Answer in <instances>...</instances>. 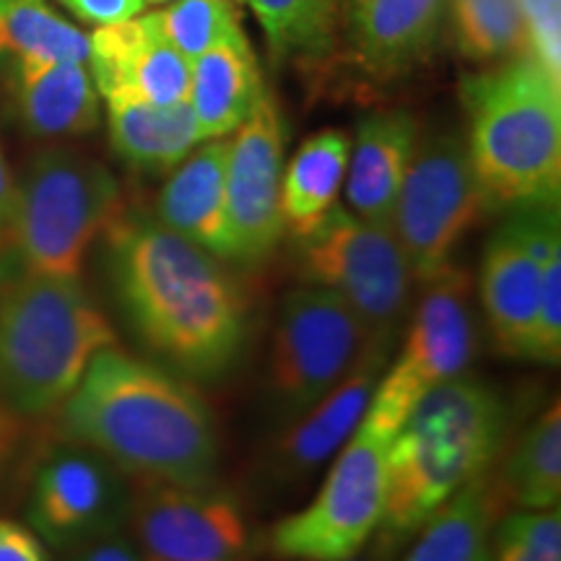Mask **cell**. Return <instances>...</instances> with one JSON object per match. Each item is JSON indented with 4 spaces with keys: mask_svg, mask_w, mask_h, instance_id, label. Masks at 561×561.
Instances as JSON below:
<instances>
[{
    "mask_svg": "<svg viewBox=\"0 0 561 561\" xmlns=\"http://www.w3.org/2000/svg\"><path fill=\"white\" fill-rule=\"evenodd\" d=\"M104 237L110 280L140 343L193 380L229 375L250 328L240 280L144 210L123 206Z\"/></svg>",
    "mask_w": 561,
    "mask_h": 561,
    "instance_id": "obj_1",
    "label": "cell"
},
{
    "mask_svg": "<svg viewBox=\"0 0 561 561\" xmlns=\"http://www.w3.org/2000/svg\"><path fill=\"white\" fill-rule=\"evenodd\" d=\"M445 21L447 0H348L356 58L377 79L424 66L437 50Z\"/></svg>",
    "mask_w": 561,
    "mask_h": 561,
    "instance_id": "obj_18",
    "label": "cell"
},
{
    "mask_svg": "<svg viewBox=\"0 0 561 561\" xmlns=\"http://www.w3.org/2000/svg\"><path fill=\"white\" fill-rule=\"evenodd\" d=\"M229 140L214 138L174 167L157 198V221L198 244L219 261H231L227 224Z\"/></svg>",
    "mask_w": 561,
    "mask_h": 561,
    "instance_id": "obj_20",
    "label": "cell"
},
{
    "mask_svg": "<svg viewBox=\"0 0 561 561\" xmlns=\"http://www.w3.org/2000/svg\"><path fill=\"white\" fill-rule=\"evenodd\" d=\"M13 214H16V182L11 180L3 153H0V255L9 248Z\"/></svg>",
    "mask_w": 561,
    "mask_h": 561,
    "instance_id": "obj_36",
    "label": "cell"
},
{
    "mask_svg": "<svg viewBox=\"0 0 561 561\" xmlns=\"http://www.w3.org/2000/svg\"><path fill=\"white\" fill-rule=\"evenodd\" d=\"M144 3H151V5H164V3H174V0H144Z\"/></svg>",
    "mask_w": 561,
    "mask_h": 561,
    "instance_id": "obj_39",
    "label": "cell"
},
{
    "mask_svg": "<svg viewBox=\"0 0 561 561\" xmlns=\"http://www.w3.org/2000/svg\"><path fill=\"white\" fill-rule=\"evenodd\" d=\"M13 442V416L5 409H0V460L5 458Z\"/></svg>",
    "mask_w": 561,
    "mask_h": 561,
    "instance_id": "obj_38",
    "label": "cell"
},
{
    "mask_svg": "<svg viewBox=\"0 0 561 561\" xmlns=\"http://www.w3.org/2000/svg\"><path fill=\"white\" fill-rule=\"evenodd\" d=\"M62 3L81 21H89V24L96 26L130 21L144 9V0H62Z\"/></svg>",
    "mask_w": 561,
    "mask_h": 561,
    "instance_id": "obj_34",
    "label": "cell"
},
{
    "mask_svg": "<svg viewBox=\"0 0 561 561\" xmlns=\"http://www.w3.org/2000/svg\"><path fill=\"white\" fill-rule=\"evenodd\" d=\"M0 53L13 60H62L87 66L91 45L45 0H0Z\"/></svg>",
    "mask_w": 561,
    "mask_h": 561,
    "instance_id": "obj_28",
    "label": "cell"
},
{
    "mask_svg": "<svg viewBox=\"0 0 561 561\" xmlns=\"http://www.w3.org/2000/svg\"><path fill=\"white\" fill-rule=\"evenodd\" d=\"M263 79L244 32L219 42L191 62V104L201 140L227 138L261 102Z\"/></svg>",
    "mask_w": 561,
    "mask_h": 561,
    "instance_id": "obj_22",
    "label": "cell"
},
{
    "mask_svg": "<svg viewBox=\"0 0 561 561\" xmlns=\"http://www.w3.org/2000/svg\"><path fill=\"white\" fill-rule=\"evenodd\" d=\"M133 491L115 462L81 442L62 439L39 460L32 479V530L55 549H76L123 530Z\"/></svg>",
    "mask_w": 561,
    "mask_h": 561,
    "instance_id": "obj_12",
    "label": "cell"
},
{
    "mask_svg": "<svg viewBox=\"0 0 561 561\" xmlns=\"http://www.w3.org/2000/svg\"><path fill=\"white\" fill-rule=\"evenodd\" d=\"M468 157L489 208L557 206L561 191V87L533 53L460 83Z\"/></svg>",
    "mask_w": 561,
    "mask_h": 561,
    "instance_id": "obj_5",
    "label": "cell"
},
{
    "mask_svg": "<svg viewBox=\"0 0 561 561\" xmlns=\"http://www.w3.org/2000/svg\"><path fill=\"white\" fill-rule=\"evenodd\" d=\"M491 561H546L520 546L517 541H512L510 536L494 530V546H491Z\"/></svg>",
    "mask_w": 561,
    "mask_h": 561,
    "instance_id": "obj_37",
    "label": "cell"
},
{
    "mask_svg": "<svg viewBox=\"0 0 561 561\" xmlns=\"http://www.w3.org/2000/svg\"><path fill=\"white\" fill-rule=\"evenodd\" d=\"M299 276L322 286L356 312L371 339L390 346L411 299V268L390 229L333 206L307 234L297 237Z\"/></svg>",
    "mask_w": 561,
    "mask_h": 561,
    "instance_id": "obj_8",
    "label": "cell"
},
{
    "mask_svg": "<svg viewBox=\"0 0 561 561\" xmlns=\"http://www.w3.org/2000/svg\"><path fill=\"white\" fill-rule=\"evenodd\" d=\"M419 144V123L411 112H371L356 128L348 151L346 198L351 214L390 229L392 208Z\"/></svg>",
    "mask_w": 561,
    "mask_h": 561,
    "instance_id": "obj_19",
    "label": "cell"
},
{
    "mask_svg": "<svg viewBox=\"0 0 561 561\" xmlns=\"http://www.w3.org/2000/svg\"><path fill=\"white\" fill-rule=\"evenodd\" d=\"M504 496L486 473L434 512L403 561H491Z\"/></svg>",
    "mask_w": 561,
    "mask_h": 561,
    "instance_id": "obj_24",
    "label": "cell"
},
{
    "mask_svg": "<svg viewBox=\"0 0 561 561\" xmlns=\"http://www.w3.org/2000/svg\"><path fill=\"white\" fill-rule=\"evenodd\" d=\"M561 356V248L541 263L530 362L557 364Z\"/></svg>",
    "mask_w": 561,
    "mask_h": 561,
    "instance_id": "obj_31",
    "label": "cell"
},
{
    "mask_svg": "<svg viewBox=\"0 0 561 561\" xmlns=\"http://www.w3.org/2000/svg\"><path fill=\"white\" fill-rule=\"evenodd\" d=\"M504 500L523 510L559 507L561 496V405L553 401L515 442L502 479L494 481Z\"/></svg>",
    "mask_w": 561,
    "mask_h": 561,
    "instance_id": "obj_26",
    "label": "cell"
},
{
    "mask_svg": "<svg viewBox=\"0 0 561 561\" xmlns=\"http://www.w3.org/2000/svg\"><path fill=\"white\" fill-rule=\"evenodd\" d=\"M60 409L62 439L102 453L125 476L180 486L214 483V413L191 382L159 364L102 348Z\"/></svg>",
    "mask_w": 561,
    "mask_h": 561,
    "instance_id": "obj_2",
    "label": "cell"
},
{
    "mask_svg": "<svg viewBox=\"0 0 561 561\" xmlns=\"http://www.w3.org/2000/svg\"><path fill=\"white\" fill-rule=\"evenodd\" d=\"M149 21L153 32L191 62L242 32L234 0H174L170 9L151 13Z\"/></svg>",
    "mask_w": 561,
    "mask_h": 561,
    "instance_id": "obj_30",
    "label": "cell"
},
{
    "mask_svg": "<svg viewBox=\"0 0 561 561\" xmlns=\"http://www.w3.org/2000/svg\"><path fill=\"white\" fill-rule=\"evenodd\" d=\"M117 346L81 278L34 273L0 257V409L39 419L60 409L102 348Z\"/></svg>",
    "mask_w": 561,
    "mask_h": 561,
    "instance_id": "obj_3",
    "label": "cell"
},
{
    "mask_svg": "<svg viewBox=\"0 0 561 561\" xmlns=\"http://www.w3.org/2000/svg\"><path fill=\"white\" fill-rule=\"evenodd\" d=\"M110 140L117 157L144 172L174 170L201 144L191 104L170 107L110 96Z\"/></svg>",
    "mask_w": 561,
    "mask_h": 561,
    "instance_id": "obj_23",
    "label": "cell"
},
{
    "mask_svg": "<svg viewBox=\"0 0 561 561\" xmlns=\"http://www.w3.org/2000/svg\"><path fill=\"white\" fill-rule=\"evenodd\" d=\"M13 100L24 128L37 138L87 136L100 123L96 87L83 62L16 60Z\"/></svg>",
    "mask_w": 561,
    "mask_h": 561,
    "instance_id": "obj_21",
    "label": "cell"
},
{
    "mask_svg": "<svg viewBox=\"0 0 561 561\" xmlns=\"http://www.w3.org/2000/svg\"><path fill=\"white\" fill-rule=\"evenodd\" d=\"M128 523L146 557L164 561H250L255 553L242 504L227 491L180 483H144Z\"/></svg>",
    "mask_w": 561,
    "mask_h": 561,
    "instance_id": "obj_13",
    "label": "cell"
},
{
    "mask_svg": "<svg viewBox=\"0 0 561 561\" xmlns=\"http://www.w3.org/2000/svg\"><path fill=\"white\" fill-rule=\"evenodd\" d=\"M476 351L479 328L471 278L453 263L439 276L426 280L401 356L382 371L362 421L392 439L426 392L466 375Z\"/></svg>",
    "mask_w": 561,
    "mask_h": 561,
    "instance_id": "obj_10",
    "label": "cell"
},
{
    "mask_svg": "<svg viewBox=\"0 0 561 561\" xmlns=\"http://www.w3.org/2000/svg\"><path fill=\"white\" fill-rule=\"evenodd\" d=\"M0 561H50L37 533L0 517Z\"/></svg>",
    "mask_w": 561,
    "mask_h": 561,
    "instance_id": "obj_35",
    "label": "cell"
},
{
    "mask_svg": "<svg viewBox=\"0 0 561 561\" xmlns=\"http://www.w3.org/2000/svg\"><path fill=\"white\" fill-rule=\"evenodd\" d=\"M388 351L390 346L375 343L348 371L346 380L335 385V390L328 392L305 416L286 426L284 437L273 445L268 458L273 481L299 483L310 479L322 462L341 450L367 413L371 392L388 364Z\"/></svg>",
    "mask_w": 561,
    "mask_h": 561,
    "instance_id": "obj_16",
    "label": "cell"
},
{
    "mask_svg": "<svg viewBox=\"0 0 561 561\" xmlns=\"http://www.w3.org/2000/svg\"><path fill=\"white\" fill-rule=\"evenodd\" d=\"M541 263L523 240L515 216L486 242L479 273V297L491 339L504 356L530 359L536 331Z\"/></svg>",
    "mask_w": 561,
    "mask_h": 561,
    "instance_id": "obj_17",
    "label": "cell"
},
{
    "mask_svg": "<svg viewBox=\"0 0 561 561\" xmlns=\"http://www.w3.org/2000/svg\"><path fill=\"white\" fill-rule=\"evenodd\" d=\"M227 153V224L231 261L261 263L286 231L280 210L286 133L276 102L261 96Z\"/></svg>",
    "mask_w": 561,
    "mask_h": 561,
    "instance_id": "obj_14",
    "label": "cell"
},
{
    "mask_svg": "<svg viewBox=\"0 0 561 561\" xmlns=\"http://www.w3.org/2000/svg\"><path fill=\"white\" fill-rule=\"evenodd\" d=\"M486 210L466 140L455 133L419 136L390 221L413 280L426 284L453 265L462 237Z\"/></svg>",
    "mask_w": 561,
    "mask_h": 561,
    "instance_id": "obj_9",
    "label": "cell"
},
{
    "mask_svg": "<svg viewBox=\"0 0 561 561\" xmlns=\"http://www.w3.org/2000/svg\"><path fill=\"white\" fill-rule=\"evenodd\" d=\"M375 343L367 325L333 291L307 284L286 294L271 335L265 377L280 426L305 416L333 392Z\"/></svg>",
    "mask_w": 561,
    "mask_h": 561,
    "instance_id": "obj_7",
    "label": "cell"
},
{
    "mask_svg": "<svg viewBox=\"0 0 561 561\" xmlns=\"http://www.w3.org/2000/svg\"><path fill=\"white\" fill-rule=\"evenodd\" d=\"M533 55L553 83L561 87V0H520Z\"/></svg>",
    "mask_w": 561,
    "mask_h": 561,
    "instance_id": "obj_32",
    "label": "cell"
},
{
    "mask_svg": "<svg viewBox=\"0 0 561 561\" xmlns=\"http://www.w3.org/2000/svg\"><path fill=\"white\" fill-rule=\"evenodd\" d=\"M60 3H62V0H60Z\"/></svg>",
    "mask_w": 561,
    "mask_h": 561,
    "instance_id": "obj_41",
    "label": "cell"
},
{
    "mask_svg": "<svg viewBox=\"0 0 561 561\" xmlns=\"http://www.w3.org/2000/svg\"><path fill=\"white\" fill-rule=\"evenodd\" d=\"M507 421L500 392L466 375L426 392L388 442L382 536L390 543L413 536L486 473L507 439Z\"/></svg>",
    "mask_w": 561,
    "mask_h": 561,
    "instance_id": "obj_4",
    "label": "cell"
},
{
    "mask_svg": "<svg viewBox=\"0 0 561 561\" xmlns=\"http://www.w3.org/2000/svg\"><path fill=\"white\" fill-rule=\"evenodd\" d=\"M351 140L341 130H322L307 138L284 170L280 210L294 237L307 234L335 206L346 178Z\"/></svg>",
    "mask_w": 561,
    "mask_h": 561,
    "instance_id": "obj_25",
    "label": "cell"
},
{
    "mask_svg": "<svg viewBox=\"0 0 561 561\" xmlns=\"http://www.w3.org/2000/svg\"><path fill=\"white\" fill-rule=\"evenodd\" d=\"M297 561H299V559H297Z\"/></svg>",
    "mask_w": 561,
    "mask_h": 561,
    "instance_id": "obj_42",
    "label": "cell"
},
{
    "mask_svg": "<svg viewBox=\"0 0 561 561\" xmlns=\"http://www.w3.org/2000/svg\"><path fill=\"white\" fill-rule=\"evenodd\" d=\"M144 561H164V559H153V557H146Z\"/></svg>",
    "mask_w": 561,
    "mask_h": 561,
    "instance_id": "obj_40",
    "label": "cell"
},
{
    "mask_svg": "<svg viewBox=\"0 0 561 561\" xmlns=\"http://www.w3.org/2000/svg\"><path fill=\"white\" fill-rule=\"evenodd\" d=\"M121 210V185L102 161L47 149L16 185L11 240L0 257L45 276L81 278L91 244Z\"/></svg>",
    "mask_w": 561,
    "mask_h": 561,
    "instance_id": "obj_6",
    "label": "cell"
},
{
    "mask_svg": "<svg viewBox=\"0 0 561 561\" xmlns=\"http://www.w3.org/2000/svg\"><path fill=\"white\" fill-rule=\"evenodd\" d=\"M89 45L91 79L104 100L125 96L159 107L187 102L191 60L153 32L149 16L100 26Z\"/></svg>",
    "mask_w": 561,
    "mask_h": 561,
    "instance_id": "obj_15",
    "label": "cell"
},
{
    "mask_svg": "<svg viewBox=\"0 0 561 561\" xmlns=\"http://www.w3.org/2000/svg\"><path fill=\"white\" fill-rule=\"evenodd\" d=\"M388 442L356 426L318 496L271 530V551L294 561H351L380 530L388 494Z\"/></svg>",
    "mask_w": 561,
    "mask_h": 561,
    "instance_id": "obj_11",
    "label": "cell"
},
{
    "mask_svg": "<svg viewBox=\"0 0 561 561\" xmlns=\"http://www.w3.org/2000/svg\"><path fill=\"white\" fill-rule=\"evenodd\" d=\"M268 39L276 60L318 58L333 45L339 0H244Z\"/></svg>",
    "mask_w": 561,
    "mask_h": 561,
    "instance_id": "obj_29",
    "label": "cell"
},
{
    "mask_svg": "<svg viewBox=\"0 0 561 561\" xmlns=\"http://www.w3.org/2000/svg\"><path fill=\"white\" fill-rule=\"evenodd\" d=\"M68 561H144L146 553L133 538L125 536L123 530L110 533V536L94 538V541L76 546L70 549Z\"/></svg>",
    "mask_w": 561,
    "mask_h": 561,
    "instance_id": "obj_33",
    "label": "cell"
},
{
    "mask_svg": "<svg viewBox=\"0 0 561 561\" xmlns=\"http://www.w3.org/2000/svg\"><path fill=\"white\" fill-rule=\"evenodd\" d=\"M447 21L468 60H510L533 53L520 0H447Z\"/></svg>",
    "mask_w": 561,
    "mask_h": 561,
    "instance_id": "obj_27",
    "label": "cell"
}]
</instances>
